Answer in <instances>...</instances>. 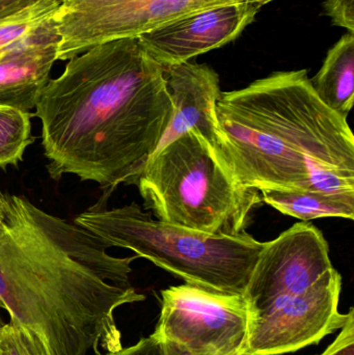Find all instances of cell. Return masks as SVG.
I'll return each instance as SVG.
<instances>
[{
  "mask_svg": "<svg viewBox=\"0 0 354 355\" xmlns=\"http://www.w3.org/2000/svg\"><path fill=\"white\" fill-rule=\"evenodd\" d=\"M83 227L6 196L0 223V302L12 322L37 334L51 355L122 349L114 312L143 302L118 258Z\"/></svg>",
  "mask_w": 354,
  "mask_h": 355,
  "instance_id": "6da1fadb",
  "label": "cell"
},
{
  "mask_svg": "<svg viewBox=\"0 0 354 355\" xmlns=\"http://www.w3.org/2000/svg\"><path fill=\"white\" fill-rule=\"evenodd\" d=\"M49 176L75 175L106 194L136 184L168 128L174 104L161 66L139 37L73 56L35 104Z\"/></svg>",
  "mask_w": 354,
  "mask_h": 355,
  "instance_id": "7a4b0ae2",
  "label": "cell"
},
{
  "mask_svg": "<svg viewBox=\"0 0 354 355\" xmlns=\"http://www.w3.org/2000/svg\"><path fill=\"white\" fill-rule=\"evenodd\" d=\"M216 155L239 185L354 194L347 116L316 95L306 70L276 72L216 103Z\"/></svg>",
  "mask_w": 354,
  "mask_h": 355,
  "instance_id": "3957f363",
  "label": "cell"
},
{
  "mask_svg": "<svg viewBox=\"0 0 354 355\" xmlns=\"http://www.w3.org/2000/svg\"><path fill=\"white\" fill-rule=\"evenodd\" d=\"M74 221L108 248H126L186 284L227 293L245 294L264 244L247 232L209 235L163 223L136 202L108 210L100 202Z\"/></svg>",
  "mask_w": 354,
  "mask_h": 355,
  "instance_id": "277c9868",
  "label": "cell"
},
{
  "mask_svg": "<svg viewBox=\"0 0 354 355\" xmlns=\"http://www.w3.org/2000/svg\"><path fill=\"white\" fill-rule=\"evenodd\" d=\"M136 184L158 220L209 235L245 233L263 202L261 192L239 185L195 131L155 152Z\"/></svg>",
  "mask_w": 354,
  "mask_h": 355,
  "instance_id": "5b68a950",
  "label": "cell"
},
{
  "mask_svg": "<svg viewBox=\"0 0 354 355\" xmlns=\"http://www.w3.org/2000/svg\"><path fill=\"white\" fill-rule=\"evenodd\" d=\"M161 309L152 337L188 355H242L249 334L245 294L183 284L161 290Z\"/></svg>",
  "mask_w": 354,
  "mask_h": 355,
  "instance_id": "8992f818",
  "label": "cell"
},
{
  "mask_svg": "<svg viewBox=\"0 0 354 355\" xmlns=\"http://www.w3.org/2000/svg\"><path fill=\"white\" fill-rule=\"evenodd\" d=\"M240 0H64L52 17L56 58L69 60L98 44L137 37L185 15Z\"/></svg>",
  "mask_w": 354,
  "mask_h": 355,
  "instance_id": "52a82bcc",
  "label": "cell"
},
{
  "mask_svg": "<svg viewBox=\"0 0 354 355\" xmlns=\"http://www.w3.org/2000/svg\"><path fill=\"white\" fill-rule=\"evenodd\" d=\"M342 277L326 273L303 293L283 295L253 309L242 355H283L316 345L340 331L349 317L339 311Z\"/></svg>",
  "mask_w": 354,
  "mask_h": 355,
  "instance_id": "ba28073f",
  "label": "cell"
},
{
  "mask_svg": "<svg viewBox=\"0 0 354 355\" xmlns=\"http://www.w3.org/2000/svg\"><path fill=\"white\" fill-rule=\"evenodd\" d=\"M333 269L322 232L306 221L295 223L276 239L264 242L245 292L249 309L278 296L303 293Z\"/></svg>",
  "mask_w": 354,
  "mask_h": 355,
  "instance_id": "9c48e42d",
  "label": "cell"
},
{
  "mask_svg": "<svg viewBox=\"0 0 354 355\" xmlns=\"http://www.w3.org/2000/svg\"><path fill=\"white\" fill-rule=\"evenodd\" d=\"M272 1L240 0L212 6L175 19L137 37L160 66L182 64L234 41Z\"/></svg>",
  "mask_w": 354,
  "mask_h": 355,
  "instance_id": "30bf717a",
  "label": "cell"
},
{
  "mask_svg": "<svg viewBox=\"0 0 354 355\" xmlns=\"http://www.w3.org/2000/svg\"><path fill=\"white\" fill-rule=\"evenodd\" d=\"M161 68L174 112L155 152L188 131L197 132L215 150L216 103L222 94L218 73L206 64L189 62Z\"/></svg>",
  "mask_w": 354,
  "mask_h": 355,
  "instance_id": "8fae6325",
  "label": "cell"
},
{
  "mask_svg": "<svg viewBox=\"0 0 354 355\" xmlns=\"http://www.w3.org/2000/svg\"><path fill=\"white\" fill-rule=\"evenodd\" d=\"M57 39L43 42L0 60V107L29 112L49 80L57 49Z\"/></svg>",
  "mask_w": 354,
  "mask_h": 355,
  "instance_id": "7c38bea8",
  "label": "cell"
},
{
  "mask_svg": "<svg viewBox=\"0 0 354 355\" xmlns=\"http://www.w3.org/2000/svg\"><path fill=\"white\" fill-rule=\"evenodd\" d=\"M316 95L328 107L348 116L354 101V35L349 33L328 51L313 79Z\"/></svg>",
  "mask_w": 354,
  "mask_h": 355,
  "instance_id": "4fadbf2b",
  "label": "cell"
},
{
  "mask_svg": "<svg viewBox=\"0 0 354 355\" xmlns=\"http://www.w3.org/2000/svg\"><path fill=\"white\" fill-rule=\"evenodd\" d=\"M262 202L301 221L339 217L354 219V194L309 190H262Z\"/></svg>",
  "mask_w": 354,
  "mask_h": 355,
  "instance_id": "5bb4252c",
  "label": "cell"
},
{
  "mask_svg": "<svg viewBox=\"0 0 354 355\" xmlns=\"http://www.w3.org/2000/svg\"><path fill=\"white\" fill-rule=\"evenodd\" d=\"M62 4L41 6L0 22V60L20 50L57 39L52 17Z\"/></svg>",
  "mask_w": 354,
  "mask_h": 355,
  "instance_id": "9a60e30c",
  "label": "cell"
},
{
  "mask_svg": "<svg viewBox=\"0 0 354 355\" xmlns=\"http://www.w3.org/2000/svg\"><path fill=\"white\" fill-rule=\"evenodd\" d=\"M33 114L14 107H0V168L18 166L29 145Z\"/></svg>",
  "mask_w": 354,
  "mask_h": 355,
  "instance_id": "2e32d148",
  "label": "cell"
},
{
  "mask_svg": "<svg viewBox=\"0 0 354 355\" xmlns=\"http://www.w3.org/2000/svg\"><path fill=\"white\" fill-rule=\"evenodd\" d=\"M0 355H51L39 335L10 321L0 331Z\"/></svg>",
  "mask_w": 354,
  "mask_h": 355,
  "instance_id": "e0dca14e",
  "label": "cell"
},
{
  "mask_svg": "<svg viewBox=\"0 0 354 355\" xmlns=\"http://www.w3.org/2000/svg\"><path fill=\"white\" fill-rule=\"evenodd\" d=\"M96 355H188L181 352L175 346L168 343L158 341L151 335L148 338H143L136 344L130 347L122 348L116 352H105Z\"/></svg>",
  "mask_w": 354,
  "mask_h": 355,
  "instance_id": "ac0fdd59",
  "label": "cell"
},
{
  "mask_svg": "<svg viewBox=\"0 0 354 355\" xmlns=\"http://www.w3.org/2000/svg\"><path fill=\"white\" fill-rule=\"evenodd\" d=\"M324 8L334 24L354 33V0H326Z\"/></svg>",
  "mask_w": 354,
  "mask_h": 355,
  "instance_id": "d6986e66",
  "label": "cell"
},
{
  "mask_svg": "<svg viewBox=\"0 0 354 355\" xmlns=\"http://www.w3.org/2000/svg\"><path fill=\"white\" fill-rule=\"evenodd\" d=\"M64 0H0V22L41 6L62 4Z\"/></svg>",
  "mask_w": 354,
  "mask_h": 355,
  "instance_id": "ffe728a7",
  "label": "cell"
},
{
  "mask_svg": "<svg viewBox=\"0 0 354 355\" xmlns=\"http://www.w3.org/2000/svg\"><path fill=\"white\" fill-rule=\"evenodd\" d=\"M337 339L321 355H354V315H349Z\"/></svg>",
  "mask_w": 354,
  "mask_h": 355,
  "instance_id": "44dd1931",
  "label": "cell"
},
{
  "mask_svg": "<svg viewBox=\"0 0 354 355\" xmlns=\"http://www.w3.org/2000/svg\"><path fill=\"white\" fill-rule=\"evenodd\" d=\"M6 196H8V194H4L3 192L0 190V223H1L2 219H3L4 212H6Z\"/></svg>",
  "mask_w": 354,
  "mask_h": 355,
  "instance_id": "7402d4cb",
  "label": "cell"
},
{
  "mask_svg": "<svg viewBox=\"0 0 354 355\" xmlns=\"http://www.w3.org/2000/svg\"><path fill=\"white\" fill-rule=\"evenodd\" d=\"M4 324H6V322H4L3 318L0 316V331H1V329L4 327Z\"/></svg>",
  "mask_w": 354,
  "mask_h": 355,
  "instance_id": "603a6c76",
  "label": "cell"
},
{
  "mask_svg": "<svg viewBox=\"0 0 354 355\" xmlns=\"http://www.w3.org/2000/svg\"><path fill=\"white\" fill-rule=\"evenodd\" d=\"M0 309H1V310H4L3 304H2L1 302H0Z\"/></svg>",
  "mask_w": 354,
  "mask_h": 355,
  "instance_id": "cb8c5ba5",
  "label": "cell"
}]
</instances>
